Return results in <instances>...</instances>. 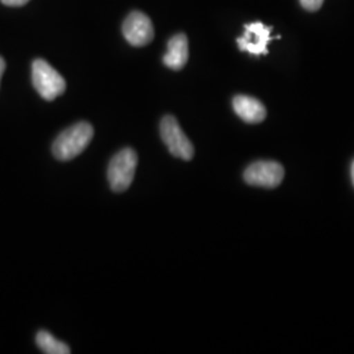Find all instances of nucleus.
<instances>
[{
	"label": "nucleus",
	"mask_w": 354,
	"mask_h": 354,
	"mask_svg": "<svg viewBox=\"0 0 354 354\" xmlns=\"http://www.w3.org/2000/svg\"><path fill=\"white\" fill-rule=\"evenodd\" d=\"M93 138V127L88 122H77L66 129L53 143V153L58 160L67 162L86 150Z\"/></svg>",
	"instance_id": "1"
},
{
	"label": "nucleus",
	"mask_w": 354,
	"mask_h": 354,
	"mask_svg": "<svg viewBox=\"0 0 354 354\" xmlns=\"http://www.w3.org/2000/svg\"><path fill=\"white\" fill-rule=\"evenodd\" d=\"M32 82L39 96L48 102L64 95L66 91L62 75L44 59H36L32 64Z\"/></svg>",
	"instance_id": "2"
},
{
	"label": "nucleus",
	"mask_w": 354,
	"mask_h": 354,
	"mask_svg": "<svg viewBox=\"0 0 354 354\" xmlns=\"http://www.w3.org/2000/svg\"><path fill=\"white\" fill-rule=\"evenodd\" d=\"M138 163V156L133 149L117 152L109 163L108 180L114 192H125L133 183Z\"/></svg>",
	"instance_id": "3"
},
{
	"label": "nucleus",
	"mask_w": 354,
	"mask_h": 354,
	"mask_svg": "<svg viewBox=\"0 0 354 354\" xmlns=\"http://www.w3.org/2000/svg\"><path fill=\"white\" fill-rule=\"evenodd\" d=\"M160 136L174 156L184 160H190L193 158L194 147L174 115H165L162 120Z\"/></svg>",
	"instance_id": "4"
},
{
	"label": "nucleus",
	"mask_w": 354,
	"mask_h": 354,
	"mask_svg": "<svg viewBox=\"0 0 354 354\" xmlns=\"http://www.w3.org/2000/svg\"><path fill=\"white\" fill-rule=\"evenodd\" d=\"M285 176L283 167L276 162H256L244 172L247 184L261 188H276Z\"/></svg>",
	"instance_id": "5"
},
{
	"label": "nucleus",
	"mask_w": 354,
	"mask_h": 354,
	"mask_svg": "<svg viewBox=\"0 0 354 354\" xmlns=\"http://www.w3.org/2000/svg\"><path fill=\"white\" fill-rule=\"evenodd\" d=\"M124 36L133 46H146L153 38V26L150 17L140 11L130 13L122 26Z\"/></svg>",
	"instance_id": "6"
},
{
	"label": "nucleus",
	"mask_w": 354,
	"mask_h": 354,
	"mask_svg": "<svg viewBox=\"0 0 354 354\" xmlns=\"http://www.w3.org/2000/svg\"><path fill=\"white\" fill-rule=\"evenodd\" d=\"M272 26L256 21L244 26V35L236 39L239 49L252 55H266L268 44L272 41Z\"/></svg>",
	"instance_id": "7"
},
{
	"label": "nucleus",
	"mask_w": 354,
	"mask_h": 354,
	"mask_svg": "<svg viewBox=\"0 0 354 354\" xmlns=\"http://www.w3.org/2000/svg\"><path fill=\"white\" fill-rule=\"evenodd\" d=\"M232 105H234L235 113L248 124H259L266 120V106L263 105V102H259L254 97L238 95L234 97Z\"/></svg>",
	"instance_id": "8"
},
{
	"label": "nucleus",
	"mask_w": 354,
	"mask_h": 354,
	"mask_svg": "<svg viewBox=\"0 0 354 354\" xmlns=\"http://www.w3.org/2000/svg\"><path fill=\"white\" fill-rule=\"evenodd\" d=\"M188 58H189L188 38L185 35L178 33L168 41L167 53L163 58V62L168 68L178 71L187 64Z\"/></svg>",
	"instance_id": "9"
},
{
	"label": "nucleus",
	"mask_w": 354,
	"mask_h": 354,
	"mask_svg": "<svg viewBox=\"0 0 354 354\" xmlns=\"http://www.w3.org/2000/svg\"><path fill=\"white\" fill-rule=\"evenodd\" d=\"M38 348L48 354H70L71 349L67 344L57 340L48 330H39L36 336Z\"/></svg>",
	"instance_id": "10"
},
{
	"label": "nucleus",
	"mask_w": 354,
	"mask_h": 354,
	"mask_svg": "<svg viewBox=\"0 0 354 354\" xmlns=\"http://www.w3.org/2000/svg\"><path fill=\"white\" fill-rule=\"evenodd\" d=\"M299 1L304 10L310 11V12H315L324 3V0H299Z\"/></svg>",
	"instance_id": "11"
},
{
	"label": "nucleus",
	"mask_w": 354,
	"mask_h": 354,
	"mask_svg": "<svg viewBox=\"0 0 354 354\" xmlns=\"http://www.w3.org/2000/svg\"><path fill=\"white\" fill-rule=\"evenodd\" d=\"M28 1L29 0H1V3L8 7H21V6H26Z\"/></svg>",
	"instance_id": "12"
},
{
	"label": "nucleus",
	"mask_w": 354,
	"mask_h": 354,
	"mask_svg": "<svg viewBox=\"0 0 354 354\" xmlns=\"http://www.w3.org/2000/svg\"><path fill=\"white\" fill-rule=\"evenodd\" d=\"M4 71H6V61L0 57V82H1V76L4 74Z\"/></svg>",
	"instance_id": "13"
},
{
	"label": "nucleus",
	"mask_w": 354,
	"mask_h": 354,
	"mask_svg": "<svg viewBox=\"0 0 354 354\" xmlns=\"http://www.w3.org/2000/svg\"><path fill=\"white\" fill-rule=\"evenodd\" d=\"M352 180H353V185H354V162H353V165H352Z\"/></svg>",
	"instance_id": "14"
}]
</instances>
